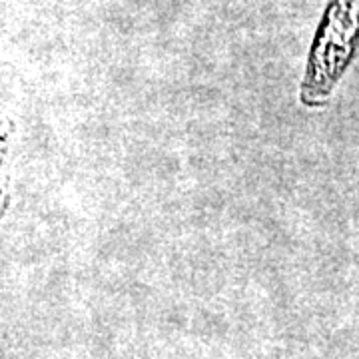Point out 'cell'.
Returning a JSON list of instances; mask_svg holds the SVG:
<instances>
[{"instance_id": "1", "label": "cell", "mask_w": 359, "mask_h": 359, "mask_svg": "<svg viewBox=\"0 0 359 359\" xmlns=\"http://www.w3.org/2000/svg\"><path fill=\"white\" fill-rule=\"evenodd\" d=\"M359 50V0H330L309 54L302 100L320 104Z\"/></svg>"}]
</instances>
